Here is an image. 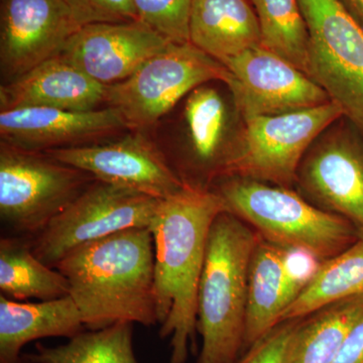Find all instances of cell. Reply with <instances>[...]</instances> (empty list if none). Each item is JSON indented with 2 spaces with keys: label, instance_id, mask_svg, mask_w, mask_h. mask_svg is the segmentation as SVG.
Instances as JSON below:
<instances>
[{
  "label": "cell",
  "instance_id": "cell-14",
  "mask_svg": "<svg viewBox=\"0 0 363 363\" xmlns=\"http://www.w3.org/2000/svg\"><path fill=\"white\" fill-rule=\"evenodd\" d=\"M128 131L123 116L111 107L88 111L44 107L0 111V142L30 152L84 147Z\"/></svg>",
  "mask_w": 363,
  "mask_h": 363
},
{
  "label": "cell",
  "instance_id": "cell-11",
  "mask_svg": "<svg viewBox=\"0 0 363 363\" xmlns=\"http://www.w3.org/2000/svg\"><path fill=\"white\" fill-rule=\"evenodd\" d=\"M225 84L243 121L314 108L330 101L304 72L259 45L227 60Z\"/></svg>",
  "mask_w": 363,
  "mask_h": 363
},
{
  "label": "cell",
  "instance_id": "cell-25",
  "mask_svg": "<svg viewBox=\"0 0 363 363\" xmlns=\"http://www.w3.org/2000/svg\"><path fill=\"white\" fill-rule=\"evenodd\" d=\"M260 30V45L304 72L309 33L298 0H250Z\"/></svg>",
  "mask_w": 363,
  "mask_h": 363
},
{
  "label": "cell",
  "instance_id": "cell-32",
  "mask_svg": "<svg viewBox=\"0 0 363 363\" xmlns=\"http://www.w3.org/2000/svg\"><path fill=\"white\" fill-rule=\"evenodd\" d=\"M18 363H28V362H26V360H25V358L21 357V360Z\"/></svg>",
  "mask_w": 363,
  "mask_h": 363
},
{
  "label": "cell",
  "instance_id": "cell-28",
  "mask_svg": "<svg viewBox=\"0 0 363 363\" xmlns=\"http://www.w3.org/2000/svg\"><path fill=\"white\" fill-rule=\"evenodd\" d=\"M298 319L281 322L234 363H284L286 344Z\"/></svg>",
  "mask_w": 363,
  "mask_h": 363
},
{
  "label": "cell",
  "instance_id": "cell-7",
  "mask_svg": "<svg viewBox=\"0 0 363 363\" xmlns=\"http://www.w3.org/2000/svg\"><path fill=\"white\" fill-rule=\"evenodd\" d=\"M94 181L45 152L0 142V219L11 235L32 240Z\"/></svg>",
  "mask_w": 363,
  "mask_h": 363
},
{
  "label": "cell",
  "instance_id": "cell-18",
  "mask_svg": "<svg viewBox=\"0 0 363 363\" xmlns=\"http://www.w3.org/2000/svg\"><path fill=\"white\" fill-rule=\"evenodd\" d=\"M85 329L70 296L30 303L0 295V363L20 362L23 348L33 341L70 339Z\"/></svg>",
  "mask_w": 363,
  "mask_h": 363
},
{
  "label": "cell",
  "instance_id": "cell-31",
  "mask_svg": "<svg viewBox=\"0 0 363 363\" xmlns=\"http://www.w3.org/2000/svg\"><path fill=\"white\" fill-rule=\"evenodd\" d=\"M339 4L363 28V0H338Z\"/></svg>",
  "mask_w": 363,
  "mask_h": 363
},
{
  "label": "cell",
  "instance_id": "cell-16",
  "mask_svg": "<svg viewBox=\"0 0 363 363\" xmlns=\"http://www.w3.org/2000/svg\"><path fill=\"white\" fill-rule=\"evenodd\" d=\"M183 123L185 152L171 167L184 185L211 189L223 176L233 142L226 138L228 113L219 91L206 84L193 90L184 101Z\"/></svg>",
  "mask_w": 363,
  "mask_h": 363
},
{
  "label": "cell",
  "instance_id": "cell-15",
  "mask_svg": "<svg viewBox=\"0 0 363 363\" xmlns=\"http://www.w3.org/2000/svg\"><path fill=\"white\" fill-rule=\"evenodd\" d=\"M169 43L140 21L91 23L72 35L60 56L109 86L130 77Z\"/></svg>",
  "mask_w": 363,
  "mask_h": 363
},
{
  "label": "cell",
  "instance_id": "cell-1",
  "mask_svg": "<svg viewBox=\"0 0 363 363\" xmlns=\"http://www.w3.org/2000/svg\"><path fill=\"white\" fill-rule=\"evenodd\" d=\"M223 211V200L214 190L185 186L160 201L150 223L157 325L160 336L169 339V363H187L196 350L198 291L208 236Z\"/></svg>",
  "mask_w": 363,
  "mask_h": 363
},
{
  "label": "cell",
  "instance_id": "cell-3",
  "mask_svg": "<svg viewBox=\"0 0 363 363\" xmlns=\"http://www.w3.org/2000/svg\"><path fill=\"white\" fill-rule=\"evenodd\" d=\"M259 234L229 212L208 236L197 300L202 344L197 363H234L245 347L248 272Z\"/></svg>",
  "mask_w": 363,
  "mask_h": 363
},
{
  "label": "cell",
  "instance_id": "cell-22",
  "mask_svg": "<svg viewBox=\"0 0 363 363\" xmlns=\"http://www.w3.org/2000/svg\"><path fill=\"white\" fill-rule=\"evenodd\" d=\"M0 293L11 300H54L69 296L68 281L33 252L30 238L4 235L0 240Z\"/></svg>",
  "mask_w": 363,
  "mask_h": 363
},
{
  "label": "cell",
  "instance_id": "cell-13",
  "mask_svg": "<svg viewBox=\"0 0 363 363\" xmlns=\"http://www.w3.org/2000/svg\"><path fill=\"white\" fill-rule=\"evenodd\" d=\"M79 28L65 0H1L2 82L58 56Z\"/></svg>",
  "mask_w": 363,
  "mask_h": 363
},
{
  "label": "cell",
  "instance_id": "cell-23",
  "mask_svg": "<svg viewBox=\"0 0 363 363\" xmlns=\"http://www.w3.org/2000/svg\"><path fill=\"white\" fill-rule=\"evenodd\" d=\"M354 297H363V235L347 250L321 262L310 283L286 308L281 322L307 316L325 306Z\"/></svg>",
  "mask_w": 363,
  "mask_h": 363
},
{
  "label": "cell",
  "instance_id": "cell-8",
  "mask_svg": "<svg viewBox=\"0 0 363 363\" xmlns=\"http://www.w3.org/2000/svg\"><path fill=\"white\" fill-rule=\"evenodd\" d=\"M308 33L304 73L363 133V28L338 0H298Z\"/></svg>",
  "mask_w": 363,
  "mask_h": 363
},
{
  "label": "cell",
  "instance_id": "cell-30",
  "mask_svg": "<svg viewBox=\"0 0 363 363\" xmlns=\"http://www.w3.org/2000/svg\"><path fill=\"white\" fill-rule=\"evenodd\" d=\"M333 363H363V315L348 333Z\"/></svg>",
  "mask_w": 363,
  "mask_h": 363
},
{
  "label": "cell",
  "instance_id": "cell-19",
  "mask_svg": "<svg viewBox=\"0 0 363 363\" xmlns=\"http://www.w3.org/2000/svg\"><path fill=\"white\" fill-rule=\"evenodd\" d=\"M189 40L223 64L260 45V30L250 0H193Z\"/></svg>",
  "mask_w": 363,
  "mask_h": 363
},
{
  "label": "cell",
  "instance_id": "cell-2",
  "mask_svg": "<svg viewBox=\"0 0 363 363\" xmlns=\"http://www.w3.org/2000/svg\"><path fill=\"white\" fill-rule=\"evenodd\" d=\"M54 269L68 281L69 296L87 330L119 322L157 324L154 240L147 227L76 248Z\"/></svg>",
  "mask_w": 363,
  "mask_h": 363
},
{
  "label": "cell",
  "instance_id": "cell-26",
  "mask_svg": "<svg viewBox=\"0 0 363 363\" xmlns=\"http://www.w3.org/2000/svg\"><path fill=\"white\" fill-rule=\"evenodd\" d=\"M193 0H133L138 21L173 43H188Z\"/></svg>",
  "mask_w": 363,
  "mask_h": 363
},
{
  "label": "cell",
  "instance_id": "cell-21",
  "mask_svg": "<svg viewBox=\"0 0 363 363\" xmlns=\"http://www.w3.org/2000/svg\"><path fill=\"white\" fill-rule=\"evenodd\" d=\"M362 315L363 297H354L298 318L286 344L284 363H333Z\"/></svg>",
  "mask_w": 363,
  "mask_h": 363
},
{
  "label": "cell",
  "instance_id": "cell-27",
  "mask_svg": "<svg viewBox=\"0 0 363 363\" xmlns=\"http://www.w3.org/2000/svg\"><path fill=\"white\" fill-rule=\"evenodd\" d=\"M79 26L138 21L133 0H65Z\"/></svg>",
  "mask_w": 363,
  "mask_h": 363
},
{
  "label": "cell",
  "instance_id": "cell-4",
  "mask_svg": "<svg viewBox=\"0 0 363 363\" xmlns=\"http://www.w3.org/2000/svg\"><path fill=\"white\" fill-rule=\"evenodd\" d=\"M225 209L260 238L281 248H298L321 262L350 248L362 236L352 222L325 211L291 188L229 177L214 184Z\"/></svg>",
  "mask_w": 363,
  "mask_h": 363
},
{
  "label": "cell",
  "instance_id": "cell-24",
  "mask_svg": "<svg viewBox=\"0 0 363 363\" xmlns=\"http://www.w3.org/2000/svg\"><path fill=\"white\" fill-rule=\"evenodd\" d=\"M133 328V324L119 322L98 330L86 329L61 345L38 342L23 357L28 363H138Z\"/></svg>",
  "mask_w": 363,
  "mask_h": 363
},
{
  "label": "cell",
  "instance_id": "cell-10",
  "mask_svg": "<svg viewBox=\"0 0 363 363\" xmlns=\"http://www.w3.org/2000/svg\"><path fill=\"white\" fill-rule=\"evenodd\" d=\"M295 185L308 201L348 219L363 235L362 131L350 121L325 130L306 152Z\"/></svg>",
  "mask_w": 363,
  "mask_h": 363
},
{
  "label": "cell",
  "instance_id": "cell-6",
  "mask_svg": "<svg viewBox=\"0 0 363 363\" xmlns=\"http://www.w3.org/2000/svg\"><path fill=\"white\" fill-rule=\"evenodd\" d=\"M343 117L340 107L329 101L305 111L245 119L233 138L221 179L238 177L292 189L306 152Z\"/></svg>",
  "mask_w": 363,
  "mask_h": 363
},
{
  "label": "cell",
  "instance_id": "cell-29",
  "mask_svg": "<svg viewBox=\"0 0 363 363\" xmlns=\"http://www.w3.org/2000/svg\"><path fill=\"white\" fill-rule=\"evenodd\" d=\"M290 304L315 276L321 260L298 248H283ZM289 304V305H290Z\"/></svg>",
  "mask_w": 363,
  "mask_h": 363
},
{
  "label": "cell",
  "instance_id": "cell-20",
  "mask_svg": "<svg viewBox=\"0 0 363 363\" xmlns=\"http://www.w3.org/2000/svg\"><path fill=\"white\" fill-rule=\"evenodd\" d=\"M290 304L284 250L257 238L248 272L245 347L257 343L281 322Z\"/></svg>",
  "mask_w": 363,
  "mask_h": 363
},
{
  "label": "cell",
  "instance_id": "cell-17",
  "mask_svg": "<svg viewBox=\"0 0 363 363\" xmlns=\"http://www.w3.org/2000/svg\"><path fill=\"white\" fill-rule=\"evenodd\" d=\"M100 84L63 57H52L0 86V111L26 107L88 111L106 104Z\"/></svg>",
  "mask_w": 363,
  "mask_h": 363
},
{
  "label": "cell",
  "instance_id": "cell-9",
  "mask_svg": "<svg viewBox=\"0 0 363 363\" xmlns=\"http://www.w3.org/2000/svg\"><path fill=\"white\" fill-rule=\"evenodd\" d=\"M161 200L95 180L39 234L33 252L55 267L76 248L130 228H150Z\"/></svg>",
  "mask_w": 363,
  "mask_h": 363
},
{
  "label": "cell",
  "instance_id": "cell-12",
  "mask_svg": "<svg viewBox=\"0 0 363 363\" xmlns=\"http://www.w3.org/2000/svg\"><path fill=\"white\" fill-rule=\"evenodd\" d=\"M45 154L82 169L95 180L159 200L167 199L185 187L150 133L128 130L106 142Z\"/></svg>",
  "mask_w": 363,
  "mask_h": 363
},
{
  "label": "cell",
  "instance_id": "cell-5",
  "mask_svg": "<svg viewBox=\"0 0 363 363\" xmlns=\"http://www.w3.org/2000/svg\"><path fill=\"white\" fill-rule=\"evenodd\" d=\"M228 76L223 64L190 42H171L130 77L107 86L105 107L118 111L128 130L150 133L196 88Z\"/></svg>",
  "mask_w": 363,
  "mask_h": 363
}]
</instances>
